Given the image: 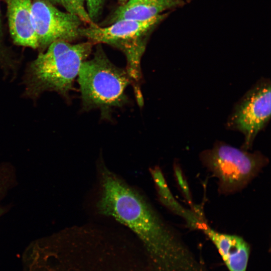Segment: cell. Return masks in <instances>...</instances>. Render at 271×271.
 Returning <instances> with one entry per match:
<instances>
[{"label": "cell", "mask_w": 271, "mask_h": 271, "mask_svg": "<svg viewBox=\"0 0 271 271\" xmlns=\"http://www.w3.org/2000/svg\"><path fill=\"white\" fill-rule=\"evenodd\" d=\"M99 214L111 217L133 232L165 271H204L178 231L146 198L109 170L97 164Z\"/></svg>", "instance_id": "1"}, {"label": "cell", "mask_w": 271, "mask_h": 271, "mask_svg": "<svg viewBox=\"0 0 271 271\" xmlns=\"http://www.w3.org/2000/svg\"><path fill=\"white\" fill-rule=\"evenodd\" d=\"M90 41L72 44L66 41L51 44L27 66L24 95L36 99L45 91H55L67 98L81 64L90 54Z\"/></svg>", "instance_id": "2"}, {"label": "cell", "mask_w": 271, "mask_h": 271, "mask_svg": "<svg viewBox=\"0 0 271 271\" xmlns=\"http://www.w3.org/2000/svg\"><path fill=\"white\" fill-rule=\"evenodd\" d=\"M78 76L86 110L98 108L107 118L112 108L127 101L125 91L132 80L126 70L111 62L100 45L93 57L81 64Z\"/></svg>", "instance_id": "3"}, {"label": "cell", "mask_w": 271, "mask_h": 271, "mask_svg": "<svg viewBox=\"0 0 271 271\" xmlns=\"http://www.w3.org/2000/svg\"><path fill=\"white\" fill-rule=\"evenodd\" d=\"M199 158L217 178L218 193L224 195L242 190L269 163L259 151L249 152L219 141L202 151Z\"/></svg>", "instance_id": "4"}, {"label": "cell", "mask_w": 271, "mask_h": 271, "mask_svg": "<svg viewBox=\"0 0 271 271\" xmlns=\"http://www.w3.org/2000/svg\"><path fill=\"white\" fill-rule=\"evenodd\" d=\"M168 15L162 14L146 21L120 20L106 27L96 24L82 27L80 37L94 44H108L121 50L126 58L127 72L133 82L142 77L141 61L153 30Z\"/></svg>", "instance_id": "5"}, {"label": "cell", "mask_w": 271, "mask_h": 271, "mask_svg": "<svg viewBox=\"0 0 271 271\" xmlns=\"http://www.w3.org/2000/svg\"><path fill=\"white\" fill-rule=\"evenodd\" d=\"M270 86L269 78L261 77L235 103L227 118L226 128L243 135V149L251 148L257 135L270 121Z\"/></svg>", "instance_id": "6"}, {"label": "cell", "mask_w": 271, "mask_h": 271, "mask_svg": "<svg viewBox=\"0 0 271 271\" xmlns=\"http://www.w3.org/2000/svg\"><path fill=\"white\" fill-rule=\"evenodd\" d=\"M31 15L38 48L42 51L53 42L70 43L80 37L83 22L79 18L60 11L48 0H33Z\"/></svg>", "instance_id": "7"}, {"label": "cell", "mask_w": 271, "mask_h": 271, "mask_svg": "<svg viewBox=\"0 0 271 271\" xmlns=\"http://www.w3.org/2000/svg\"><path fill=\"white\" fill-rule=\"evenodd\" d=\"M200 230L214 244L229 271H246L250 246L242 237L218 232L207 223Z\"/></svg>", "instance_id": "8"}, {"label": "cell", "mask_w": 271, "mask_h": 271, "mask_svg": "<svg viewBox=\"0 0 271 271\" xmlns=\"http://www.w3.org/2000/svg\"><path fill=\"white\" fill-rule=\"evenodd\" d=\"M7 6L10 33L19 46L39 47L31 15L32 0H3Z\"/></svg>", "instance_id": "9"}, {"label": "cell", "mask_w": 271, "mask_h": 271, "mask_svg": "<svg viewBox=\"0 0 271 271\" xmlns=\"http://www.w3.org/2000/svg\"><path fill=\"white\" fill-rule=\"evenodd\" d=\"M154 182L157 197L160 203L173 214L181 217L188 227L194 230H201L206 220L202 211L197 207L195 209H187L174 197L164 174L159 166L149 169Z\"/></svg>", "instance_id": "10"}, {"label": "cell", "mask_w": 271, "mask_h": 271, "mask_svg": "<svg viewBox=\"0 0 271 271\" xmlns=\"http://www.w3.org/2000/svg\"><path fill=\"white\" fill-rule=\"evenodd\" d=\"M190 0H128L117 8L105 24L110 25L120 20L146 21L164 12L183 6Z\"/></svg>", "instance_id": "11"}, {"label": "cell", "mask_w": 271, "mask_h": 271, "mask_svg": "<svg viewBox=\"0 0 271 271\" xmlns=\"http://www.w3.org/2000/svg\"><path fill=\"white\" fill-rule=\"evenodd\" d=\"M54 5H58L64 8L67 12L77 16L89 26L95 24L90 18L85 7L87 0H48Z\"/></svg>", "instance_id": "12"}, {"label": "cell", "mask_w": 271, "mask_h": 271, "mask_svg": "<svg viewBox=\"0 0 271 271\" xmlns=\"http://www.w3.org/2000/svg\"><path fill=\"white\" fill-rule=\"evenodd\" d=\"M173 172L175 181L179 190L191 209H195L197 206L193 203L190 189L183 171L178 161H174Z\"/></svg>", "instance_id": "13"}, {"label": "cell", "mask_w": 271, "mask_h": 271, "mask_svg": "<svg viewBox=\"0 0 271 271\" xmlns=\"http://www.w3.org/2000/svg\"><path fill=\"white\" fill-rule=\"evenodd\" d=\"M0 65L6 70L15 68V60L4 42V34L0 9Z\"/></svg>", "instance_id": "14"}, {"label": "cell", "mask_w": 271, "mask_h": 271, "mask_svg": "<svg viewBox=\"0 0 271 271\" xmlns=\"http://www.w3.org/2000/svg\"><path fill=\"white\" fill-rule=\"evenodd\" d=\"M105 0H87L86 10L93 21L97 19L101 14Z\"/></svg>", "instance_id": "15"}, {"label": "cell", "mask_w": 271, "mask_h": 271, "mask_svg": "<svg viewBox=\"0 0 271 271\" xmlns=\"http://www.w3.org/2000/svg\"><path fill=\"white\" fill-rule=\"evenodd\" d=\"M127 1H128V0H119V1L121 2V3H125V2H126Z\"/></svg>", "instance_id": "16"}]
</instances>
